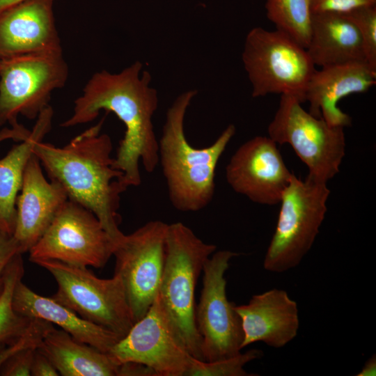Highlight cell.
Returning a JSON list of instances; mask_svg holds the SVG:
<instances>
[{
  "label": "cell",
  "instance_id": "3957f363",
  "mask_svg": "<svg viewBox=\"0 0 376 376\" xmlns=\"http://www.w3.org/2000/svg\"><path fill=\"white\" fill-rule=\"evenodd\" d=\"M196 94V91L189 90L175 98L166 112L158 140L159 164L169 200L183 212L200 211L212 201L218 162L236 131L230 124L211 145L201 148L191 146L185 136V118Z\"/></svg>",
  "mask_w": 376,
  "mask_h": 376
},
{
  "label": "cell",
  "instance_id": "d4e9b609",
  "mask_svg": "<svg viewBox=\"0 0 376 376\" xmlns=\"http://www.w3.org/2000/svg\"><path fill=\"white\" fill-rule=\"evenodd\" d=\"M260 350L251 349L246 352L214 361H205L191 357L185 376H250L244 367L249 362L261 358Z\"/></svg>",
  "mask_w": 376,
  "mask_h": 376
},
{
  "label": "cell",
  "instance_id": "7c38bea8",
  "mask_svg": "<svg viewBox=\"0 0 376 376\" xmlns=\"http://www.w3.org/2000/svg\"><path fill=\"white\" fill-rule=\"evenodd\" d=\"M238 255L229 250L217 251L203 265V288L195 320L205 361L232 357L242 350L241 320L235 304L227 298L225 279L230 260Z\"/></svg>",
  "mask_w": 376,
  "mask_h": 376
},
{
  "label": "cell",
  "instance_id": "6da1fadb",
  "mask_svg": "<svg viewBox=\"0 0 376 376\" xmlns=\"http://www.w3.org/2000/svg\"><path fill=\"white\" fill-rule=\"evenodd\" d=\"M142 69V63L136 61L118 73L102 70L93 74L75 100L71 116L61 124L71 127L93 121L102 110L113 113L125 127L113 166L123 173L121 183L126 189L141 184L140 162L148 173L159 164L152 124L157 93L150 85V74Z\"/></svg>",
  "mask_w": 376,
  "mask_h": 376
},
{
  "label": "cell",
  "instance_id": "277c9868",
  "mask_svg": "<svg viewBox=\"0 0 376 376\" xmlns=\"http://www.w3.org/2000/svg\"><path fill=\"white\" fill-rule=\"evenodd\" d=\"M216 250V245L204 242L183 223L168 224L157 295L188 352L201 361L204 359L195 320V291L205 263Z\"/></svg>",
  "mask_w": 376,
  "mask_h": 376
},
{
  "label": "cell",
  "instance_id": "44dd1931",
  "mask_svg": "<svg viewBox=\"0 0 376 376\" xmlns=\"http://www.w3.org/2000/svg\"><path fill=\"white\" fill-rule=\"evenodd\" d=\"M53 109L41 111L28 134L0 159V230L13 235L16 221V201L22 185L26 165L36 143L42 141L52 128Z\"/></svg>",
  "mask_w": 376,
  "mask_h": 376
},
{
  "label": "cell",
  "instance_id": "ac0fdd59",
  "mask_svg": "<svg viewBox=\"0 0 376 376\" xmlns=\"http://www.w3.org/2000/svg\"><path fill=\"white\" fill-rule=\"evenodd\" d=\"M376 70L366 62L348 63L315 70L305 91L309 113L332 126L347 127L351 118L337 106L342 98L363 93L375 84Z\"/></svg>",
  "mask_w": 376,
  "mask_h": 376
},
{
  "label": "cell",
  "instance_id": "4fadbf2b",
  "mask_svg": "<svg viewBox=\"0 0 376 376\" xmlns=\"http://www.w3.org/2000/svg\"><path fill=\"white\" fill-rule=\"evenodd\" d=\"M109 354L119 363L136 362L157 376H185L192 356L188 352L157 295L146 314Z\"/></svg>",
  "mask_w": 376,
  "mask_h": 376
},
{
  "label": "cell",
  "instance_id": "603a6c76",
  "mask_svg": "<svg viewBox=\"0 0 376 376\" xmlns=\"http://www.w3.org/2000/svg\"><path fill=\"white\" fill-rule=\"evenodd\" d=\"M268 19L305 49L311 33V0H266Z\"/></svg>",
  "mask_w": 376,
  "mask_h": 376
},
{
  "label": "cell",
  "instance_id": "e0dca14e",
  "mask_svg": "<svg viewBox=\"0 0 376 376\" xmlns=\"http://www.w3.org/2000/svg\"><path fill=\"white\" fill-rule=\"evenodd\" d=\"M244 334L242 348L263 342L281 348L292 341L299 328L297 302L282 289L254 295L246 304L235 306Z\"/></svg>",
  "mask_w": 376,
  "mask_h": 376
},
{
  "label": "cell",
  "instance_id": "4dcf8cb0",
  "mask_svg": "<svg viewBox=\"0 0 376 376\" xmlns=\"http://www.w3.org/2000/svg\"><path fill=\"white\" fill-rule=\"evenodd\" d=\"M118 376H157L155 371L144 364L136 362L122 363Z\"/></svg>",
  "mask_w": 376,
  "mask_h": 376
},
{
  "label": "cell",
  "instance_id": "7a4b0ae2",
  "mask_svg": "<svg viewBox=\"0 0 376 376\" xmlns=\"http://www.w3.org/2000/svg\"><path fill=\"white\" fill-rule=\"evenodd\" d=\"M102 118L63 147L39 141L33 148L49 180L59 182L68 198L91 211L115 243L124 233L119 229L123 173L113 166L112 141L100 134Z\"/></svg>",
  "mask_w": 376,
  "mask_h": 376
},
{
  "label": "cell",
  "instance_id": "5bb4252c",
  "mask_svg": "<svg viewBox=\"0 0 376 376\" xmlns=\"http://www.w3.org/2000/svg\"><path fill=\"white\" fill-rule=\"evenodd\" d=\"M277 145L268 136H256L236 150L226 167V179L233 191L258 204L279 203L293 173Z\"/></svg>",
  "mask_w": 376,
  "mask_h": 376
},
{
  "label": "cell",
  "instance_id": "d6986e66",
  "mask_svg": "<svg viewBox=\"0 0 376 376\" xmlns=\"http://www.w3.org/2000/svg\"><path fill=\"white\" fill-rule=\"evenodd\" d=\"M13 306L18 314L56 324L77 340L106 353L120 340L116 334L82 318L51 297L35 292L22 279L15 285Z\"/></svg>",
  "mask_w": 376,
  "mask_h": 376
},
{
  "label": "cell",
  "instance_id": "7402d4cb",
  "mask_svg": "<svg viewBox=\"0 0 376 376\" xmlns=\"http://www.w3.org/2000/svg\"><path fill=\"white\" fill-rule=\"evenodd\" d=\"M38 350L62 376H118L120 363L109 353L80 342L65 331L51 328Z\"/></svg>",
  "mask_w": 376,
  "mask_h": 376
},
{
  "label": "cell",
  "instance_id": "9a60e30c",
  "mask_svg": "<svg viewBox=\"0 0 376 376\" xmlns=\"http://www.w3.org/2000/svg\"><path fill=\"white\" fill-rule=\"evenodd\" d=\"M68 199L59 182L46 179L40 162L33 153L25 169L16 201L13 235L22 254L39 240Z\"/></svg>",
  "mask_w": 376,
  "mask_h": 376
},
{
  "label": "cell",
  "instance_id": "52a82bcc",
  "mask_svg": "<svg viewBox=\"0 0 376 376\" xmlns=\"http://www.w3.org/2000/svg\"><path fill=\"white\" fill-rule=\"evenodd\" d=\"M297 97L281 95L268 136L277 144L290 146L307 166L308 177L327 183L339 172L345 155L344 127L307 112Z\"/></svg>",
  "mask_w": 376,
  "mask_h": 376
},
{
  "label": "cell",
  "instance_id": "4316f807",
  "mask_svg": "<svg viewBox=\"0 0 376 376\" xmlns=\"http://www.w3.org/2000/svg\"><path fill=\"white\" fill-rule=\"evenodd\" d=\"M37 347L20 350L5 359L0 365V376H29Z\"/></svg>",
  "mask_w": 376,
  "mask_h": 376
},
{
  "label": "cell",
  "instance_id": "ffe728a7",
  "mask_svg": "<svg viewBox=\"0 0 376 376\" xmlns=\"http://www.w3.org/2000/svg\"><path fill=\"white\" fill-rule=\"evenodd\" d=\"M306 49L315 66L320 68L366 63L358 29L345 14L312 13Z\"/></svg>",
  "mask_w": 376,
  "mask_h": 376
},
{
  "label": "cell",
  "instance_id": "f546056e",
  "mask_svg": "<svg viewBox=\"0 0 376 376\" xmlns=\"http://www.w3.org/2000/svg\"><path fill=\"white\" fill-rule=\"evenodd\" d=\"M31 375L58 376L60 375L51 361L37 347L33 359Z\"/></svg>",
  "mask_w": 376,
  "mask_h": 376
},
{
  "label": "cell",
  "instance_id": "f1b7e54d",
  "mask_svg": "<svg viewBox=\"0 0 376 376\" xmlns=\"http://www.w3.org/2000/svg\"><path fill=\"white\" fill-rule=\"evenodd\" d=\"M18 253L22 252L13 235L0 230V297L4 289L7 267Z\"/></svg>",
  "mask_w": 376,
  "mask_h": 376
},
{
  "label": "cell",
  "instance_id": "8992f818",
  "mask_svg": "<svg viewBox=\"0 0 376 376\" xmlns=\"http://www.w3.org/2000/svg\"><path fill=\"white\" fill-rule=\"evenodd\" d=\"M242 61L253 97L281 94L305 102L307 84L316 69L306 49L285 33L261 27L251 29Z\"/></svg>",
  "mask_w": 376,
  "mask_h": 376
},
{
  "label": "cell",
  "instance_id": "9c48e42d",
  "mask_svg": "<svg viewBox=\"0 0 376 376\" xmlns=\"http://www.w3.org/2000/svg\"><path fill=\"white\" fill-rule=\"evenodd\" d=\"M36 264L47 270L57 283L51 296L82 318L124 338L134 324L121 279H100L87 267L57 260Z\"/></svg>",
  "mask_w": 376,
  "mask_h": 376
},
{
  "label": "cell",
  "instance_id": "836d02e7",
  "mask_svg": "<svg viewBox=\"0 0 376 376\" xmlns=\"http://www.w3.org/2000/svg\"><path fill=\"white\" fill-rule=\"evenodd\" d=\"M6 346V345L0 344V351Z\"/></svg>",
  "mask_w": 376,
  "mask_h": 376
},
{
  "label": "cell",
  "instance_id": "5b68a950",
  "mask_svg": "<svg viewBox=\"0 0 376 376\" xmlns=\"http://www.w3.org/2000/svg\"><path fill=\"white\" fill-rule=\"evenodd\" d=\"M327 183L293 174L281 201L275 231L263 267L282 273L296 267L311 249L327 211Z\"/></svg>",
  "mask_w": 376,
  "mask_h": 376
},
{
  "label": "cell",
  "instance_id": "2e32d148",
  "mask_svg": "<svg viewBox=\"0 0 376 376\" xmlns=\"http://www.w3.org/2000/svg\"><path fill=\"white\" fill-rule=\"evenodd\" d=\"M54 0H22L0 12V59L62 50Z\"/></svg>",
  "mask_w": 376,
  "mask_h": 376
},
{
  "label": "cell",
  "instance_id": "30bf717a",
  "mask_svg": "<svg viewBox=\"0 0 376 376\" xmlns=\"http://www.w3.org/2000/svg\"><path fill=\"white\" fill-rule=\"evenodd\" d=\"M113 240L97 217L68 198L29 251V260H57L79 267L102 268L113 256Z\"/></svg>",
  "mask_w": 376,
  "mask_h": 376
},
{
  "label": "cell",
  "instance_id": "484cf974",
  "mask_svg": "<svg viewBox=\"0 0 376 376\" xmlns=\"http://www.w3.org/2000/svg\"><path fill=\"white\" fill-rule=\"evenodd\" d=\"M358 29L366 63L376 70V4L345 14Z\"/></svg>",
  "mask_w": 376,
  "mask_h": 376
},
{
  "label": "cell",
  "instance_id": "ba28073f",
  "mask_svg": "<svg viewBox=\"0 0 376 376\" xmlns=\"http://www.w3.org/2000/svg\"><path fill=\"white\" fill-rule=\"evenodd\" d=\"M69 74L62 50L33 52L0 59V125H19L17 116L38 118L52 93Z\"/></svg>",
  "mask_w": 376,
  "mask_h": 376
},
{
  "label": "cell",
  "instance_id": "83f0119b",
  "mask_svg": "<svg viewBox=\"0 0 376 376\" xmlns=\"http://www.w3.org/2000/svg\"><path fill=\"white\" fill-rule=\"evenodd\" d=\"M373 0H311L312 13L347 14L357 8L375 5Z\"/></svg>",
  "mask_w": 376,
  "mask_h": 376
},
{
  "label": "cell",
  "instance_id": "e575fe53",
  "mask_svg": "<svg viewBox=\"0 0 376 376\" xmlns=\"http://www.w3.org/2000/svg\"><path fill=\"white\" fill-rule=\"evenodd\" d=\"M373 1H376V0H373Z\"/></svg>",
  "mask_w": 376,
  "mask_h": 376
},
{
  "label": "cell",
  "instance_id": "8fae6325",
  "mask_svg": "<svg viewBox=\"0 0 376 376\" xmlns=\"http://www.w3.org/2000/svg\"><path fill=\"white\" fill-rule=\"evenodd\" d=\"M167 228L162 221H150L115 243L114 274L122 280L134 323L146 314L157 295Z\"/></svg>",
  "mask_w": 376,
  "mask_h": 376
},
{
  "label": "cell",
  "instance_id": "1f68e13d",
  "mask_svg": "<svg viewBox=\"0 0 376 376\" xmlns=\"http://www.w3.org/2000/svg\"><path fill=\"white\" fill-rule=\"evenodd\" d=\"M376 375V357L374 354L364 364L357 376H375Z\"/></svg>",
  "mask_w": 376,
  "mask_h": 376
},
{
  "label": "cell",
  "instance_id": "cb8c5ba5",
  "mask_svg": "<svg viewBox=\"0 0 376 376\" xmlns=\"http://www.w3.org/2000/svg\"><path fill=\"white\" fill-rule=\"evenodd\" d=\"M22 253L10 262L6 273L3 292L0 297V344L8 345L25 334L33 320L18 314L13 306V294L24 269Z\"/></svg>",
  "mask_w": 376,
  "mask_h": 376
},
{
  "label": "cell",
  "instance_id": "d6a6232c",
  "mask_svg": "<svg viewBox=\"0 0 376 376\" xmlns=\"http://www.w3.org/2000/svg\"><path fill=\"white\" fill-rule=\"evenodd\" d=\"M22 0H0V12Z\"/></svg>",
  "mask_w": 376,
  "mask_h": 376
}]
</instances>
